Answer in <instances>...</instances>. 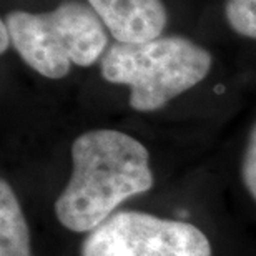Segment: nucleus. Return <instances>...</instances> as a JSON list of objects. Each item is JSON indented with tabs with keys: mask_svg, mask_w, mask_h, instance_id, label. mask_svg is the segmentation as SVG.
Segmentation results:
<instances>
[{
	"mask_svg": "<svg viewBox=\"0 0 256 256\" xmlns=\"http://www.w3.org/2000/svg\"><path fill=\"white\" fill-rule=\"evenodd\" d=\"M0 256H32L27 218L5 178L0 182Z\"/></svg>",
	"mask_w": 256,
	"mask_h": 256,
	"instance_id": "423d86ee",
	"label": "nucleus"
},
{
	"mask_svg": "<svg viewBox=\"0 0 256 256\" xmlns=\"http://www.w3.org/2000/svg\"><path fill=\"white\" fill-rule=\"evenodd\" d=\"M115 42L138 44L163 35L168 10L163 0H85Z\"/></svg>",
	"mask_w": 256,
	"mask_h": 256,
	"instance_id": "39448f33",
	"label": "nucleus"
},
{
	"mask_svg": "<svg viewBox=\"0 0 256 256\" xmlns=\"http://www.w3.org/2000/svg\"><path fill=\"white\" fill-rule=\"evenodd\" d=\"M72 173L55 202V216L68 232H94L122 203L150 192V152L135 136L96 128L72 143Z\"/></svg>",
	"mask_w": 256,
	"mask_h": 256,
	"instance_id": "f257e3e1",
	"label": "nucleus"
},
{
	"mask_svg": "<svg viewBox=\"0 0 256 256\" xmlns=\"http://www.w3.org/2000/svg\"><path fill=\"white\" fill-rule=\"evenodd\" d=\"M213 57L183 35H160L138 44H112L100 60V74L108 84L130 88L128 105L150 114L204 80Z\"/></svg>",
	"mask_w": 256,
	"mask_h": 256,
	"instance_id": "f03ea898",
	"label": "nucleus"
},
{
	"mask_svg": "<svg viewBox=\"0 0 256 256\" xmlns=\"http://www.w3.org/2000/svg\"><path fill=\"white\" fill-rule=\"evenodd\" d=\"M242 182L256 203V124L252 128L242 158Z\"/></svg>",
	"mask_w": 256,
	"mask_h": 256,
	"instance_id": "6e6552de",
	"label": "nucleus"
},
{
	"mask_svg": "<svg viewBox=\"0 0 256 256\" xmlns=\"http://www.w3.org/2000/svg\"><path fill=\"white\" fill-rule=\"evenodd\" d=\"M4 20L18 57L50 80L65 78L72 65L96 64L110 47L105 24L80 0H65L40 14L14 10Z\"/></svg>",
	"mask_w": 256,
	"mask_h": 256,
	"instance_id": "7ed1b4c3",
	"label": "nucleus"
},
{
	"mask_svg": "<svg viewBox=\"0 0 256 256\" xmlns=\"http://www.w3.org/2000/svg\"><path fill=\"white\" fill-rule=\"evenodd\" d=\"M10 45H12V35L8 32L5 20H2V24H0V52L5 54Z\"/></svg>",
	"mask_w": 256,
	"mask_h": 256,
	"instance_id": "1a4fd4ad",
	"label": "nucleus"
},
{
	"mask_svg": "<svg viewBox=\"0 0 256 256\" xmlns=\"http://www.w3.org/2000/svg\"><path fill=\"white\" fill-rule=\"evenodd\" d=\"M224 17L233 32L256 40V0H226Z\"/></svg>",
	"mask_w": 256,
	"mask_h": 256,
	"instance_id": "0eeeda50",
	"label": "nucleus"
},
{
	"mask_svg": "<svg viewBox=\"0 0 256 256\" xmlns=\"http://www.w3.org/2000/svg\"><path fill=\"white\" fill-rule=\"evenodd\" d=\"M80 256H213L196 224L124 210L86 234Z\"/></svg>",
	"mask_w": 256,
	"mask_h": 256,
	"instance_id": "20e7f679",
	"label": "nucleus"
}]
</instances>
